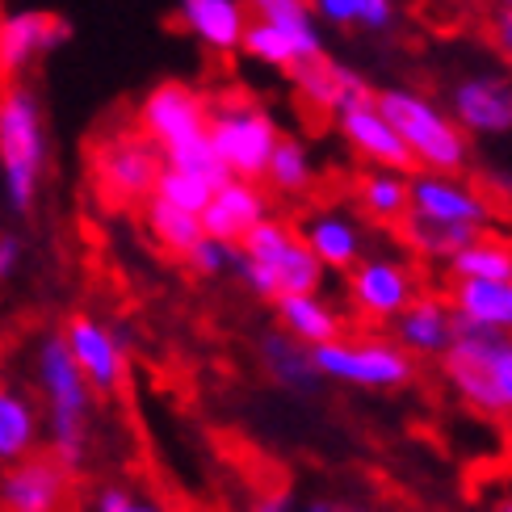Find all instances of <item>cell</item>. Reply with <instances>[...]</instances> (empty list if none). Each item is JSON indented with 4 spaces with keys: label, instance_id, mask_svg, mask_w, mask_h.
<instances>
[{
    "label": "cell",
    "instance_id": "obj_1",
    "mask_svg": "<svg viewBox=\"0 0 512 512\" xmlns=\"http://www.w3.org/2000/svg\"><path fill=\"white\" fill-rule=\"evenodd\" d=\"M34 382H38V399H42V441H47V454L59 458L68 471H80L84 458H89L93 387L76 370V361L59 332L38 340Z\"/></svg>",
    "mask_w": 512,
    "mask_h": 512
},
{
    "label": "cell",
    "instance_id": "obj_2",
    "mask_svg": "<svg viewBox=\"0 0 512 512\" xmlns=\"http://www.w3.org/2000/svg\"><path fill=\"white\" fill-rule=\"evenodd\" d=\"M47 177V122L26 80L0 84V189L13 215H30Z\"/></svg>",
    "mask_w": 512,
    "mask_h": 512
},
{
    "label": "cell",
    "instance_id": "obj_3",
    "mask_svg": "<svg viewBox=\"0 0 512 512\" xmlns=\"http://www.w3.org/2000/svg\"><path fill=\"white\" fill-rule=\"evenodd\" d=\"M231 273H236L252 294L269 298V303L282 294L319 290V282H324V265L315 261V252L298 236V227L273 219V215H265L236 244V265H231Z\"/></svg>",
    "mask_w": 512,
    "mask_h": 512
},
{
    "label": "cell",
    "instance_id": "obj_4",
    "mask_svg": "<svg viewBox=\"0 0 512 512\" xmlns=\"http://www.w3.org/2000/svg\"><path fill=\"white\" fill-rule=\"evenodd\" d=\"M89 185L101 206L110 210H135L152 198L156 177L164 168L160 147L147 139L135 122H122L114 131H101L89 143Z\"/></svg>",
    "mask_w": 512,
    "mask_h": 512
},
{
    "label": "cell",
    "instance_id": "obj_5",
    "mask_svg": "<svg viewBox=\"0 0 512 512\" xmlns=\"http://www.w3.org/2000/svg\"><path fill=\"white\" fill-rule=\"evenodd\" d=\"M374 105L387 114V122L399 131V139L408 143L416 168H424V173H445V177L466 173V164H471V139H466L462 126L450 114H441L424 93L382 89V93H374Z\"/></svg>",
    "mask_w": 512,
    "mask_h": 512
},
{
    "label": "cell",
    "instance_id": "obj_6",
    "mask_svg": "<svg viewBox=\"0 0 512 512\" xmlns=\"http://www.w3.org/2000/svg\"><path fill=\"white\" fill-rule=\"evenodd\" d=\"M206 135L219 164L227 168V177H244V181H261L273 147L282 139L277 122L240 89L206 93Z\"/></svg>",
    "mask_w": 512,
    "mask_h": 512
},
{
    "label": "cell",
    "instance_id": "obj_7",
    "mask_svg": "<svg viewBox=\"0 0 512 512\" xmlns=\"http://www.w3.org/2000/svg\"><path fill=\"white\" fill-rule=\"evenodd\" d=\"M315 370L328 382H345L361 391H399L408 387L416 366L395 340L366 332V336H345L340 332L328 345H315Z\"/></svg>",
    "mask_w": 512,
    "mask_h": 512
},
{
    "label": "cell",
    "instance_id": "obj_8",
    "mask_svg": "<svg viewBox=\"0 0 512 512\" xmlns=\"http://www.w3.org/2000/svg\"><path fill=\"white\" fill-rule=\"evenodd\" d=\"M131 122L160 147V156H173L206 139V93L185 80H160L143 93Z\"/></svg>",
    "mask_w": 512,
    "mask_h": 512
},
{
    "label": "cell",
    "instance_id": "obj_9",
    "mask_svg": "<svg viewBox=\"0 0 512 512\" xmlns=\"http://www.w3.org/2000/svg\"><path fill=\"white\" fill-rule=\"evenodd\" d=\"M76 471H68L47 450H34L0 466V512H72Z\"/></svg>",
    "mask_w": 512,
    "mask_h": 512
},
{
    "label": "cell",
    "instance_id": "obj_10",
    "mask_svg": "<svg viewBox=\"0 0 512 512\" xmlns=\"http://www.w3.org/2000/svg\"><path fill=\"white\" fill-rule=\"evenodd\" d=\"M420 294V273L395 256H361L349 273V298L366 324H391V319Z\"/></svg>",
    "mask_w": 512,
    "mask_h": 512
},
{
    "label": "cell",
    "instance_id": "obj_11",
    "mask_svg": "<svg viewBox=\"0 0 512 512\" xmlns=\"http://www.w3.org/2000/svg\"><path fill=\"white\" fill-rule=\"evenodd\" d=\"M59 336L93 395H118L126 387V336L118 328L101 324L93 315H72Z\"/></svg>",
    "mask_w": 512,
    "mask_h": 512
},
{
    "label": "cell",
    "instance_id": "obj_12",
    "mask_svg": "<svg viewBox=\"0 0 512 512\" xmlns=\"http://www.w3.org/2000/svg\"><path fill=\"white\" fill-rule=\"evenodd\" d=\"M72 38V21L47 9H21L0 17V84L21 80L38 59H47Z\"/></svg>",
    "mask_w": 512,
    "mask_h": 512
},
{
    "label": "cell",
    "instance_id": "obj_13",
    "mask_svg": "<svg viewBox=\"0 0 512 512\" xmlns=\"http://www.w3.org/2000/svg\"><path fill=\"white\" fill-rule=\"evenodd\" d=\"M286 76H290V89H294L298 105H307L311 114H324V118H336V114H345L349 105H361V101L374 97L366 76H357L353 68H345V63L328 59L324 51L294 63Z\"/></svg>",
    "mask_w": 512,
    "mask_h": 512
},
{
    "label": "cell",
    "instance_id": "obj_14",
    "mask_svg": "<svg viewBox=\"0 0 512 512\" xmlns=\"http://www.w3.org/2000/svg\"><path fill=\"white\" fill-rule=\"evenodd\" d=\"M408 198L416 215H429L441 223H462V227H475L487 231L496 219V206L487 194H479L475 185H466L458 177H445V173H412L408 177Z\"/></svg>",
    "mask_w": 512,
    "mask_h": 512
},
{
    "label": "cell",
    "instance_id": "obj_15",
    "mask_svg": "<svg viewBox=\"0 0 512 512\" xmlns=\"http://www.w3.org/2000/svg\"><path fill=\"white\" fill-rule=\"evenodd\" d=\"M336 131L361 160H370L374 168H391V173H416V160L408 152V143L399 139V131L387 122V114L370 101L349 105L345 114H336Z\"/></svg>",
    "mask_w": 512,
    "mask_h": 512
},
{
    "label": "cell",
    "instance_id": "obj_16",
    "mask_svg": "<svg viewBox=\"0 0 512 512\" xmlns=\"http://www.w3.org/2000/svg\"><path fill=\"white\" fill-rule=\"evenodd\" d=\"M450 118L462 135H508L512 131V76H466L450 89Z\"/></svg>",
    "mask_w": 512,
    "mask_h": 512
},
{
    "label": "cell",
    "instance_id": "obj_17",
    "mask_svg": "<svg viewBox=\"0 0 512 512\" xmlns=\"http://www.w3.org/2000/svg\"><path fill=\"white\" fill-rule=\"evenodd\" d=\"M269 215V194L261 181H244V177H227L215 185V194L202 206V231L215 240L240 244L248 231Z\"/></svg>",
    "mask_w": 512,
    "mask_h": 512
},
{
    "label": "cell",
    "instance_id": "obj_18",
    "mask_svg": "<svg viewBox=\"0 0 512 512\" xmlns=\"http://www.w3.org/2000/svg\"><path fill=\"white\" fill-rule=\"evenodd\" d=\"M391 328H395V345L408 357H441L454 340L458 315H454L445 294H424L420 290L412 303L391 319Z\"/></svg>",
    "mask_w": 512,
    "mask_h": 512
},
{
    "label": "cell",
    "instance_id": "obj_19",
    "mask_svg": "<svg viewBox=\"0 0 512 512\" xmlns=\"http://www.w3.org/2000/svg\"><path fill=\"white\" fill-rule=\"evenodd\" d=\"M177 17H181V26L215 55H236L240 38L248 30L244 0H177Z\"/></svg>",
    "mask_w": 512,
    "mask_h": 512
},
{
    "label": "cell",
    "instance_id": "obj_20",
    "mask_svg": "<svg viewBox=\"0 0 512 512\" xmlns=\"http://www.w3.org/2000/svg\"><path fill=\"white\" fill-rule=\"evenodd\" d=\"M445 298L466 324L512 336V277H454Z\"/></svg>",
    "mask_w": 512,
    "mask_h": 512
},
{
    "label": "cell",
    "instance_id": "obj_21",
    "mask_svg": "<svg viewBox=\"0 0 512 512\" xmlns=\"http://www.w3.org/2000/svg\"><path fill=\"white\" fill-rule=\"evenodd\" d=\"M273 311H277V324L282 332H290L294 340L303 345H328L345 332V315H340L328 298H319V290H307V294H282L273 298Z\"/></svg>",
    "mask_w": 512,
    "mask_h": 512
},
{
    "label": "cell",
    "instance_id": "obj_22",
    "mask_svg": "<svg viewBox=\"0 0 512 512\" xmlns=\"http://www.w3.org/2000/svg\"><path fill=\"white\" fill-rule=\"evenodd\" d=\"M261 366H265V374L277 382V387L290 391V395H311L319 382H324V378H319V370H315L311 345L294 340L282 328L261 336Z\"/></svg>",
    "mask_w": 512,
    "mask_h": 512
},
{
    "label": "cell",
    "instance_id": "obj_23",
    "mask_svg": "<svg viewBox=\"0 0 512 512\" xmlns=\"http://www.w3.org/2000/svg\"><path fill=\"white\" fill-rule=\"evenodd\" d=\"M298 236L307 240V248L315 252V261L324 269H353L361 261V248H366V240H361V227L357 219L340 215V210H324V215H311L303 223V231Z\"/></svg>",
    "mask_w": 512,
    "mask_h": 512
},
{
    "label": "cell",
    "instance_id": "obj_24",
    "mask_svg": "<svg viewBox=\"0 0 512 512\" xmlns=\"http://www.w3.org/2000/svg\"><path fill=\"white\" fill-rule=\"evenodd\" d=\"M240 51L252 55L256 63H265V68L290 72L294 63H303V59L324 51V42H319V38H298V34H290L282 26H273V21L248 17V30L240 38Z\"/></svg>",
    "mask_w": 512,
    "mask_h": 512
},
{
    "label": "cell",
    "instance_id": "obj_25",
    "mask_svg": "<svg viewBox=\"0 0 512 512\" xmlns=\"http://www.w3.org/2000/svg\"><path fill=\"white\" fill-rule=\"evenodd\" d=\"M395 240L408 248V252H416V256H424V261H450V256L462 248V244H471L479 231L475 227H462V223H441V219H429V215H416V210H408L395 227Z\"/></svg>",
    "mask_w": 512,
    "mask_h": 512
},
{
    "label": "cell",
    "instance_id": "obj_26",
    "mask_svg": "<svg viewBox=\"0 0 512 512\" xmlns=\"http://www.w3.org/2000/svg\"><path fill=\"white\" fill-rule=\"evenodd\" d=\"M353 198H357L361 215H366L370 223H378V227H395L412 210L408 177L391 173V168H370V173H361L353 181Z\"/></svg>",
    "mask_w": 512,
    "mask_h": 512
},
{
    "label": "cell",
    "instance_id": "obj_27",
    "mask_svg": "<svg viewBox=\"0 0 512 512\" xmlns=\"http://www.w3.org/2000/svg\"><path fill=\"white\" fill-rule=\"evenodd\" d=\"M42 445V416L34 403L0 382V466L34 454Z\"/></svg>",
    "mask_w": 512,
    "mask_h": 512
},
{
    "label": "cell",
    "instance_id": "obj_28",
    "mask_svg": "<svg viewBox=\"0 0 512 512\" xmlns=\"http://www.w3.org/2000/svg\"><path fill=\"white\" fill-rule=\"evenodd\" d=\"M261 185L269 198H307L315 189V164H311V152L303 139H290L282 135L273 147V156L261 173Z\"/></svg>",
    "mask_w": 512,
    "mask_h": 512
},
{
    "label": "cell",
    "instance_id": "obj_29",
    "mask_svg": "<svg viewBox=\"0 0 512 512\" xmlns=\"http://www.w3.org/2000/svg\"><path fill=\"white\" fill-rule=\"evenodd\" d=\"M143 227H147V236H152V244L160 248V252H168V256H181L194 248L206 231H202V219L194 215V210H181V206H173V202H164V198H147L143 206Z\"/></svg>",
    "mask_w": 512,
    "mask_h": 512
},
{
    "label": "cell",
    "instance_id": "obj_30",
    "mask_svg": "<svg viewBox=\"0 0 512 512\" xmlns=\"http://www.w3.org/2000/svg\"><path fill=\"white\" fill-rule=\"evenodd\" d=\"M445 269H450V277H512V244L479 231L471 244H462L445 261Z\"/></svg>",
    "mask_w": 512,
    "mask_h": 512
},
{
    "label": "cell",
    "instance_id": "obj_31",
    "mask_svg": "<svg viewBox=\"0 0 512 512\" xmlns=\"http://www.w3.org/2000/svg\"><path fill=\"white\" fill-rule=\"evenodd\" d=\"M311 13L340 30H391L395 26V0H307Z\"/></svg>",
    "mask_w": 512,
    "mask_h": 512
},
{
    "label": "cell",
    "instance_id": "obj_32",
    "mask_svg": "<svg viewBox=\"0 0 512 512\" xmlns=\"http://www.w3.org/2000/svg\"><path fill=\"white\" fill-rule=\"evenodd\" d=\"M248 512H370V508L349 500V496H298L294 487L273 483L265 492L252 496Z\"/></svg>",
    "mask_w": 512,
    "mask_h": 512
},
{
    "label": "cell",
    "instance_id": "obj_33",
    "mask_svg": "<svg viewBox=\"0 0 512 512\" xmlns=\"http://www.w3.org/2000/svg\"><path fill=\"white\" fill-rule=\"evenodd\" d=\"M156 198L164 202H173L181 210H194V215H202V206L210 202V194H215V181H206L198 173H185V168H160V177H156V189H152Z\"/></svg>",
    "mask_w": 512,
    "mask_h": 512
},
{
    "label": "cell",
    "instance_id": "obj_34",
    "mask_svg": "<svg viewBox=\"0 0 512 512\" xmlns=\"http://www.w3.org/2000/svg\"><path fill=\"white\" fill-rule=\"evenodd\" d=\"M248 5V17H261V21H273L298 38H319L315 30V13L307 0H244Z\"/></svg>",
    "mask_w": 512,
    "mask_h": 512
},
{
    "label": "cell",
    "instance_id": "obj_35",
    "mask_svg": "<svg viewBox=\"0 0 512 512\" xmlns=\"http://www.w3.org/2000/svg\"><path fill=\"white\" fill-rule=\"evenodd\" d=\"M181 261H185V269L194 277H223V273H231V265H236V244L202 236L194 248L181 256Z\"/></svg>",
    "mask_w": 512,
    "mask_h": 512
},
{
    "label": "cell",
    "instance_id": "obj_36",
    "mask_svg": "<svg viewBox=\"0 0 512 512\" xmlns=\"http://www.w3.org/2000/svg\"><path fill=\"white\" fill-rule=\"evenodd\" d=\"M97 512H168V508L126 492V487H105V492L97 496Z\"/></svg>",
    "mask_w": 512,
    "mask_h": 512
},
{
    "label": "cell",
    "instance_id": "obj_37",
    "mask_svg": "<svg viewBox=\"0 0 512 512\" xmlns=\"http://www.w3.org/2000/svg\"><path fill=\"white\" fill-rule=\"evenodd\" d=\"M496 395H500V416H512V336L496 357Z\"/></svg>",
    "mask_w": 512,
    "mask_h": 512
},
{
    "label": "cell",
    "instance_id": "obj_38",
    "mask_svg": "<svg viewBox=\"0 0 512 512\" xmlns=\"http://www.w3.org/2000/svg\"><path fill=\"white\" fill-rule=\"evenodd\" d=\"M487 34H492V47L508 59V68H512V9H496L492 17H487Z\"/></svg>",
    "mask_w": 512,
    "mask_h": 512
},
{
    "label": "cell",
    "instance_id": "obj_39",
    "mask_svg": "<svg viewBox=\"0 0 512 512\" xmlns=\"http://www.w3.org/2000/svg\"><path fill=\"white\" fill-rule=\"evenodd\" d=\"M21 265V240L17 236H0V282H9Z\"/></svg>",
    "mask_w": 512,
    "mask_h": 512
},
{
    "label": "cell",
    "instance_id": "obj_40",
    "mask_svg": "<svg viewBox=\"0 0 512 512\" xmlns=\"http://www.w3.org/2000/svg\"><path fill=\"white\" fill-rule=\"evenodd\" d=\"M487 512H512V496H504L500 504H492V508H487Z\"/></svg>",
    "mask_w": 512,
    "mask_h": 512
},
{
    "label": "cell",
    "instance_id": "obj_41",
    "mask_svg": "<svg viewBox=\"0 0 512 512\" xmlns=\"http://www.w3.org/2000/svg\"><path fill=\"white\" fill-rule=\"evenodd\" d=\"M500 5H504V9H512V0H500Z\"/></svg>",
    "mask_w": 512,
    "mask_h": 512
},
{
    "label": "cell",
    "instance_id": "obj_42",
    "mask_svg": "<svg viewBox=\"0 0 512 512\" xmlns=\"http://www.w3.org/2000/svg\"><path fill=\"white\" fill-rule=\"evenodd\" d=\"M471 5H483V0H471Z\"/></svg>",
    "mask_w": 512,
    "mask_h": 512
}]
</instances>
